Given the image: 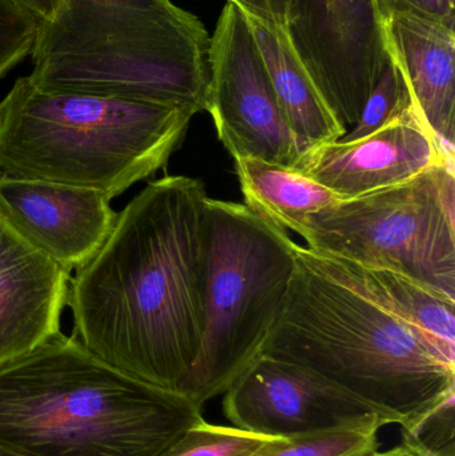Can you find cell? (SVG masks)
Here are the masks:
<instances>
[{
  "mask_svg": "<svg viewBox=\"0 0 455 456\" xmlns=\"http://www.w3.org/2000/svg\"><path fill=\"white\" fill-rule=\"evenodd\" d=\"M207 198L189 176L150 182L69 281L72 337L171 393L179 394L202 345Z\"/></svg>",
  "mask_w": 455,
  "mask_h": 456,
  "instance_id": "obj_1",
  "label": "cell"
},
{
  "mask_svg": "<svg viewBox=\"0 0 455 456\" xmlns=\"http://www.w3.org/2000/svg\"><path fill=\"white\" fill-rule=\"evenodd\" d=\"M261 354L296 364L402 428L455 394V363L344 263L297 244Z\"/></svg>",
  "mask_w": 455,
  "mask_h": 456,
  "instance_id": "obj_2",
  "label": "cell"
},
{
  "mask_svg": "<svg viewBox=\"0 0 455 456\" xmlns=\"http://www.w3.org/2000/svg\"><path fill=\"white\" fill-rule=\"evenodd\" d=\"M202 407L61 331L0 364V447L26 456H166Z\"/></svg>",
  "mask_w": 455,
  "mask_h": 456,
  "instance_id": "obj_3",
  "label": "cell"
},
{
  "mask_svg": "<svg viewBox=\"0 0 455 456\" xmlns=\"http://www.w3.org/2000/svg\"><path fill=\"white\" fill-rule=\"evenodd\" d=\"M210 35L171 0H61L35 37L29 79L206 111Z\"/></svg>",
  "mask_w": 455,
  "mask_h": 456,
  "instance_id": "obj_4",
  "label": "cell"
},
{
  "mask_svg": "<svg viewBox=\"0 0 455 456\" xmlns=\"http://www.w3.org/2000/svg\"><path fill=\"white\" fill-rule=\"evenodd\" d=\"M195 115L189 107L47 90L21 77L0 101V173L114 200L167 165Z\"/></svg>",
  "mask_w": 455,
  "mask_h": 456,
  "instance_id": "obj_5",
  "label": "cell"
},
{
  "mask_svg": "<svg viewBox=\"0 0 455 456\" xmlns=\"http://www.w3.org/2000/svg\"><path fill=\"white\" fill-rule=\"evenodd\" d=\"M297 244L248 206L207 198L202 345L181 395L203 407L261 354L288 299Z\"/></svg>",
  "mask_w": 455,
  "mask_h": 456,
  "instance_id": "obj_6",
  "label": "cell"
},
{
  "mask_svg": "<svg viewBox=\"0 0 455 456\" xmlns=\"http://www.w3.org/2000/svg\"><path fill=\"white\" fill-rule=\"evenodd\" d=\"M307 248L416 279L455 299V173L448 159L416 178L314 214Z\"/></svg>",
  "mask_w": 455,
  "mask_h": 456,
  "instance_id": "obj_7",
  "label": "cell"
},
{
  "mask_svg": "<svg viewBox=\"0 0 455 456\" xmlns=\"http://www.w3.org/2000/svg\"><path fill=\"white\" fill-rule=\"evenodd\" d=\"M206 111L234 159L256 158L294 168L301 150L280 111L245 16L227 2L208 48Z\"/></svg>",
  "mask_w": 455,
  "mask_h": 456,
  "instance_id": "obj_8",
  "label": "cell"
},
{
  "mask_svg": "<svg viewBox=\"0 0 455 456\" xmlns=\"http://www.w3.org/2000/svg\"><path fill=\"white\" fill-rule=\"evenodd\" d=\"M288 37L342 127H353L389 61L377 0H290Z\"/></svg>",
  "mask_w": 455,
  "mask_h": 456,
  "instance_id": "obj_9",
  "label": "cell"
},
{
  "mask_svg": "<svg viewBox=\"0 0 455 456\" xmlns=\"http://www.w3.org/2000/svg\"><path fill=\"white\" fill-rule=\"evenodd\" d=\"M223 394L224 415L235 428L272 438H293L382 419L368 404L306 370L264 354Z\"/></svg>",
  "mask_w": 455,
  "mask_h": 456,
  "instance_id": "obj_10",
  "label": "cell"
},
{
  "mask_svg": "<svg viewBox=\"0 0 455 456\" xmlns=\"http://www.w3.org/2000/svg\"><path fill=\"white\" fill-rule=\"evenodd\" d=\"M448 159L454 152L430 133L410 101L370 135L313 147L294 168L345 200L410 181Z\"/></svg>",
  "mask_w": 455,
  "mask_h": 456,
  "instance_id": "obj_11",
  "label": "cell"
},
{
  "mask_svg": "<svg viewBox=\"0 0 455 456\" xmlns=\"http://www.w3.org/2000/svg\"><path fill=\"white\" fill-rule=\"evenodd\" d=\"M111 200L93 190L0 173V216L72 273L90 262L117 222Z\"/></svg>",
  "mask_w": 455,
  "mask_h": 456,
  "instance_id": "obj_12",
  "label": "cell"
},
{
  "mask_svg": "<svg viewBox=\"0 0 455 456\" xmlns=\"http://www.w3.org/2000/svg\"><path fill=\"white\" fill-rule=\"evenodd\" d=\"M71 273L0 216V364L61 331Z\"/></svg>",
  "mask_w": 455,
  "mask_h": 456,
  "instance_id": "obj_13",
  "label": "cell"
},
{
  "mask_svg": "<svg viewBox=\"0 0 455 456\" xmlns=\"http://www.w3.org/2000/svg\"><path fill=\"white\" fill-rule=\"evenodd\" d=\"M387 53L430 133L455 152V26L411 12L384 16Z\"/></svg>",
  "mask_w": 455,
  "mask_h": 456,
  "instance_id": "obj_14",
  "label": "cell"
},
{
  "mask_svg": "<svg viewBox=\"0 0 455 456\" xmlns=\"http://www.w3.org/2000/svg\"><path fill=\"white\" fill-rule=\"evenodd\" d=\"M266 67L280 111L301 154L338 141L346 128L339 125L321 95L309 69L288 37V29L240 10Z\"/></svg>",
  "mask_w": 455,
  "mask_h": 456,
  "instance_id": "obj_15",
  "label": "cell"
},
{
  "mask_svg": "<svg viewBox=\"0 0 455 456\" xmlns=\"http://www.w3.org/2000/svg\"><path fill=\"white\" fill-rule=\"evenodd\" d=\"M245 205L275 226L302 235L314 214L338 202L330 190L296 168L256 158L234 159Z\"/></svg>",
  "mask_w": 455,
  "mask_h": 456,
  "instance_id": "obj_16",
  "label": "cell"
},
{
  "mask_svg": "<svg viewBox=\"0 0 455 456\" xmlns=\"http://www.w3.org/2000/svg\"><path fill=\"white\" fill-rule=\"evenodd\" d=\"M338 260V259H337ZM344 263L395 313L410 322L437 350L455 363V299L416 279L389 270Z\"/></svg>",
  "mask_w": 455,
  "mask_h": 456,
  "instance_id": "obj_17",
  "label": "cell"
},
{
  "mask_svg": "<svg viewBox=\"0 0 455 456\" xmlns=\"http://www.w3.org/2000/svg\"><path fill=\"white\" fill-rule=\"evenodd\" d=\"M386 423L370 419L337 430L275 438L250 456H369L378 444V431Z\"/></svg>",
  "mask_w": 455,
  "mask_h": 456,
  "instance_id": "obj_18",
  "label": "cell"
},
{
  "mask_svg": "<svg viewBox=\"0 0 455 456\" xmlns=\"http://www.w3.org/2000/svg\"><path fill=\"white\" fill-rule=\"evenodd\" d=\"M272 439L235 426L210 425L202 420L190 428L166 456H250Z\"/></svg>",
  "mask_w": 455,
  "mask_h": 456,
  "instance_id": "obj_19",
  "label": "cell"
},
{
  "mask_svg": "<svg viewBox=\"0 0 455 456\" xmlns=\"http://www.w3.org/2000/svg\"><path fill=\"white\" fill-rule=\"evenodd\" d=\"M410 104L408 87L400 69L389 56L386 67L374 90L363 104L362 111L352 130L347 131L342 141L365 138L384 127L395 115Z\"/></svg>",
  "mask_w": 455,
  "mask_h": 456,
  "instance_id": "obj_20",
  "label": "cell"
},
{
  "mask_svg": "<svg viewBox=\"0 0 455 456\" xmlns=\"http://www.w3.org/2000/svg\"><path fill=\"white\" fill-rule=\"evenodd\" d=\"M455 394L410 428H402L403 444L422 456H455Z\"/></svg>",
  "mask_w": 455,
  "mask_h": 456,
  "instance_id": "obj_21",
  "label": "cell"
},
{
  "mask_svg": "<svg viewBox=\"0 0 455 456\" xmlns=\"http://www.w3.org/2000/svg\"><path fill=\"white\" fill-rule=\"evenodd\" d=\"M39 26L12 0H0V77L29 56Z\"/></svg>",
  "mask_w": 455,
  "mask_h": 456,
  "instance_id": "obj_22",
  "label": "cell"
},
{
  "mask_svg": "<svg viewBox=\"0 0 455 456\" xmlns=\"http://www.w3.org/2000/svg\"><path fill=\"white\" fill-rule=\"evenodd\" d=\"M382 16L411 12L455 26V0H377Z\"/></svg>",
  "mask_w": 455,
  "mask_h": 456,
  "instance_id": "obj_23",
  "label": "cell"
},
{
  "mask_svg": "<svg viewBox=\"0 0 455 456\" xmlns=\"http://www.w3.org/2000/svg\"><path fill=\"white\" fill-rule=\"evenodd\" d=\"M240 10L288 29L290 0H229Z\"/></svg>",
  "mask_w": 455,
  "mask_h": 456,
  "instance_id": "obj_24",
  "label": "cell"
},
{
  "mask_svg": "<svg viewBox=\"0 0 455 456\" xmlns=\"http://www.w3.org/2000/svg\"><path fill=\"white\" fill-rule=\"evenodd\" d=\"M12 2L37 19L40 23L53 18L61 4V0H12Z\"/></svg>",
  "mask_w": 455,
  "mask_h": 456,
  "instance_id": "obj_25",
  "label": "cell"
},
{
  "mask_svg": "<svg viewBox=\"0 0 455 456\" xmlns=\"http://www.w3.org/2000/svg\"><path fill=\"white\" fill-rule=\"evenodd\" d=\"M369 456H422L421 454H418V452H416V450L411 449L410 446H408V444H398L397 447H394V449L387 450V452H374L373 454Z\"/></svg>",
  "mask_w": 455,
  "mask_h": 456,
  "instance_id": "obj_26",
  "label": "cell"
},
{
  "mask_svg": "<svg viewBox=\"0 0 455 456\" xmlns=\"http://www.w3.org/2000/svg\"><path fill=\"white\" fill-rule=\"evenodd\" d=\"M0 456H26V455L19 454V452H11V450L3 449V447H0Z\"/></svg>",
  "mask_w": 455,
  "mask_h": 456,
  "instance_id": "obj_27",
  "label": "cell"
}]
</instances>
